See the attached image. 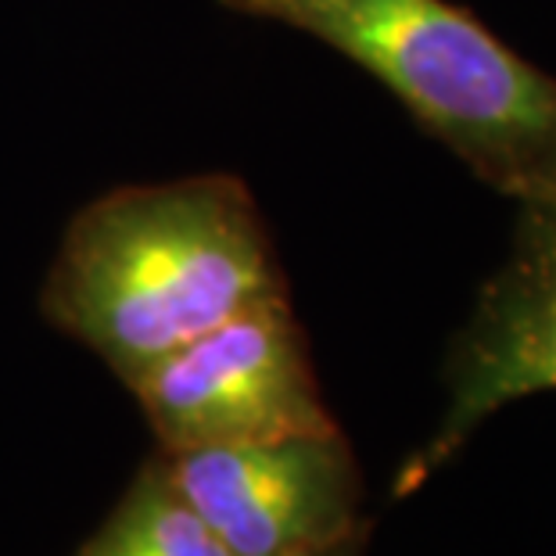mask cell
<instances>
[{"label":"cell","instance_id":"cell-4","mask_svg":"<svg viewBox=\"0 0 556 556\" xmlns=\"http://www.w3.org/2000/svg\"><path fill=\"white\" fill-rule=\"evenodd\" d=\"M442 377L445 413L399 467L395 500L428 484L503 406L556 392V191L517 201L510 252L481 283Z\"/></svg>","mask_w":556,"mask_h":556},{"label":"cell","instance_id":"cell-6","mask_svg":"<svg viewBox=\"0 0 556 556\" xmlns=\"http://www.w3.org/2000/svg\"><path fill=\"white\" fill-rule=\"evenodd\" d=\"M76 556H233L201 517L165 456H151Z\"/></svg>","mask_w":556,"mask_h":556},{"label":"cell","instance_id":"cell-7","mask_svg":"<svg viewBox=\"0 0 556 556\" xmlns=\"http://www.w3.org/2000/svg\"><path fill=\"white\" fill-rule=\"evenodd\" d=\"M363 546H366V531H363V535L345 539V542H334V546H327V549L305 553V556H363Z\"/></svg>","mask_w":556,"mask_h":556},{"label":"cell","instance_id":"cell-1","mask_svg":"<svg viewBox=\"0 0 556 556\" xmlns=\"http://www.w3.org/2000/svg\"><path fill=\"white\" fill-rule=\"evenodd\" d=\"M288 294L274 241L238 176L119 187L68 223L40 309L129 388L223 319Z\"/></svg>","mask_w":556,"mask_h":556},{"label":"cell","instance_id":"cell-5","mask_svg":"<svg viewBox=\"0 0 556 556\" xmlns=\"http://www.w3.org/2000/svg\"><path fill=\"white\" fill-rule=\"evenodd\" d=\"M162 456L233 556H305L370 531L359 464L341 428Z\"/></svg>","mask_w":556,"mask_h":556},{"label":"cell","instance_id":"cell-2","mask_svg":"<svg viewBox=\"0 0 556 556\" xmlns=\"http://www.w3.org/2000/svg\"><path fill=\"white\" fill-rule=\"evenodd\" d=\"M366 68L424 134L514 201L556 191V76L448 0H219Z\"/></svg>","mask_w":556,"mask_h":556},{"label":"cell","instance_id":"cell-3","mask_svg":"<svg viewBox=\"0 0 556 556\" xmlns=\"http://www.w3.org/2000/svg\"><path fill=\"white\" fill-rule=\"evenodd\" d=\"M159 453H198L334 431L291 299L223 319L129 384Z\"/></svg>","mask_w":556,"mask_h":556}]
</instances>
